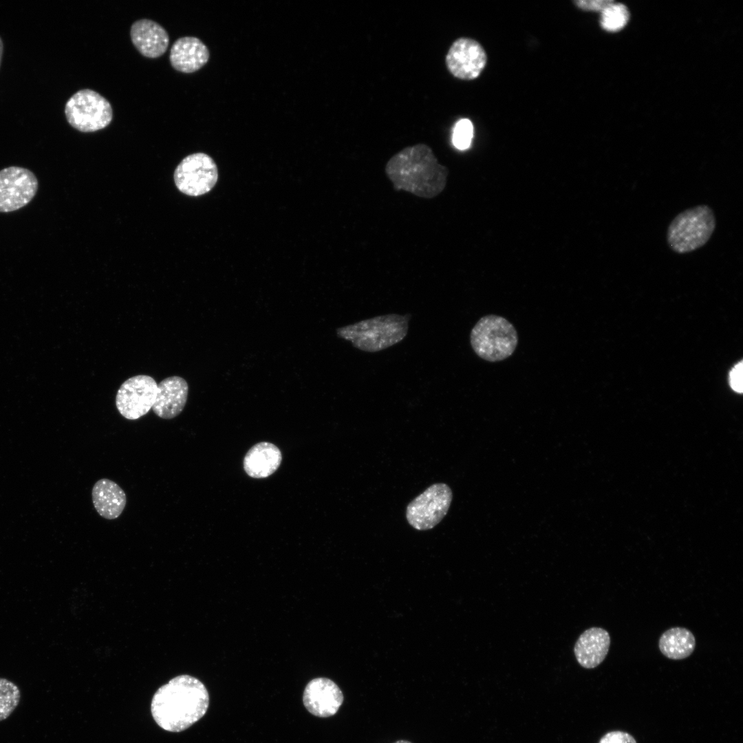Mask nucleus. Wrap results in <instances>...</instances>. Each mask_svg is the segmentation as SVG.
<instances>
[{"label":"nucleus","instance_id":"obj_15","mask_svg":"<svg viewBox=\"0 0 743 743\" xmlns=\"http://www.w3.org/2000/svg\"><path fill=\"white\" fill-rule=\"evenodd\" d=\"M131 41L138 52L149 58H157L166 50L169 36L157 22L142 19L134 22L130 29Z\"/></svg>","mask_w":743,"mask_h":743},{"label":"nucleus","instance_id":"obj_8","mask_svg":"<svg viewBox=\"0 0 743 743\" xmlns=\"http://www.w3.org/2000/svg\"><path fill=\"white\" fill-rule=\"evenodd\" d=\"M218 179L215 161L204 153L185 157L176 167L174 181L177 189L189 196H200L209 192Z\"/></svg>","mask_w":743,"mask_h":743},{"label":"nucleus","instance_id":"obj_16","mask_svg":"<svg viewBox=\"0 0 743 743\" xmlns=\"http://www.w3.org/2000/svg\"><path fill=\"white\" fill-rule=\"evenodd\" d=\"M170 63L173 67L183 73H192L201 69L209 59L206 45L198 38L184 36L171 46Z\"/></svg>","mask_w":743,"mask_h":743},{"label":"nucleus","instance_id":"obj_5","mask_svg":"<svg viewBox=\"0 0 743 743\" xmlns=\"http://www.w3.org/2000/svg\"><path fill=\"white\" fill-rule=\"evenodd\" d=\"M471 345L481 358L497 362L503 360L515 352L518 343L517 331L505 318L489 314L482 317L470 335Z\"/></svg>","mask_w":743,"mask_h":743},{"label":"nucleus","instance_id":"obj_3","mask_svg":"<svg viewBox=\"0 0 743 743\" xmlns=\"http://www.w3.org/2000/svg\"><path fill=\"white\" fill-rule=\"evenodd\" d=\"M410 318V314L378 316L338 328L336 333L358 349L376 352L403 340Z\"/></svg>","mask_w":743,"mask_h":743},{"label":"nucleus","instance_id":"obj_4","mask_svg":"<svg viewBox=\"0 0 743 743\" xmlns=\"http://www.w3.org/2000/svg\"><path fill=\"white\" fill-rule=\"evenodd\" d=\"M716 225L711 208L700 204L678 213L667 230V242L678 254L693 252L704 246L712 236Z\"/></svg>","mask_w":743,"mask_h":743},{"label":"nucleus","instance_id":"obj_25","mask_svg":"<svg viewBox=\"0 0 743 743\" xmlns=\"http://www.w3.org/2000/svg\"><path fill=\"white\" fill-rule=\"evenodd\" d=\"M612 2L613 1L605 0H579L575 1L574 3L582 10L601 12Z\"/></svg>","mask_w":743,"mask_h":743},{"label":"nucleus","instance_id":"obj_23","mask_svg":"<svg viewBox=\"0 0 743 743\" xmlns=\"http://www.w3.org/2000/svg\"><path fill=\"white\" fill-rule=\"evenodd\" d=\"M599 743H636V742L630 734L614 731L605 734Z\"/></svg>","mask_w":743,"mask_h":743},{"label":"nucleus","instance_id":"obj_6","mask_svg":"<svg viewBox=\"0 0 743 743\" xmlns=\"http://www.w3.org/2000/svg\"><path fill=\"white\" fill-rule=\"evenodd\" d=\"M65 114L69 124L81 132H94L105 128L113 118L110 103L90 89L76 91L67 101Z\"/></svg>","mask_w":743,"mask_h":743},{"label":"nucleus","instance_id":"obj_27","mask_svg":"<svg viewBox=\"0 0 743 743\" xmlns=\"http://www.w3.org/2000/svg\"><path fill=\"white\" fill-rule=\"evenodd\" d=\"M395 743H411V742H409V741H407V740H399V741L396 742Z\"/></svg>","mask_w":743,"mask_h":743},{"label":"nucleus","instance_id":"obj_9","mask_svg":"<svg viewBox=\"0 0 743 743\" xmlns=\"http://www.w3.org/2000/svg\"><path fill=\"white\" fill-rule=\"evenodd\" d=\"M39 182L30 170L12 166L0 171V213L18 211L36 195Z\"/></svg>","mask_w":743,"mask_h":743},{"label":"nucleus","instance_id":"obj_1","mask_svg":"<svg viewBox=\"0 0 743 743\" xmlns=\"http://www.w3.org/2000/svg\"><path fill=\"white\" fill-rule=\"evenodd\" d=\"M209 696L204 685L189 675L174 677L154 693L152 716L165 731L180 732L200 720L206 713Z\"/></svg>","mask_w":743,"mask_h":743},{"label":"nucleus","instance_id":"obj_22","mask_svg":"<svg viewBox=\"0 0 743 743\" xmlns=\"http://www.w3.org/2000/svg\"><path fill=\"white\" fill-rule=\"evenodd\" d=\"M473 137V125L467 118L459 120L455 125L452 134V142L460 150L468 149Z\"/></svg>","mask_w":743,"mask_h":743},{"label":"nucleus","instance_id":"obj_12","mask_svg":"<svg viewBox=\"0 0 743 743\" xmlns=\"http://www.w3.org/2000/svg\"><path fill=\"white\" fill-rule=\"evenodd\" d=\"M303 701L310 713L320 718H327L337 713L343 704V694L332 680L316 678L307 684Z\"/></svg>","mask_w":743,"mask_h":743},{"label":"nucleus","instance_id":"obj_26","mask_svg":"<svg viewBox=\"0 0 743 743\" xmlns=\"http://www.w3.org/2000/svg\"><path fill=\"white\" fill-rule=\"evenodd\" d=\"M3 41H2V40H1V39L0 37V65H1V57H2V54H3Z\"/></svg>","mask_w":743,"mask_h":743},{"label":"nucleus","instance_id":"obj_19","mask_svg":"<svg viewBox=\"0 0 743 743\" xmlns=\"http://www.w3.org/2000/svg\"><path fill=\"white\" fill-rule=\"evenodd\" d=\"M658 647L663 656L671 660L685 659L693 652L696 638L688 629L674 627L663 633L658 640Z\"/></svg>","mask_w":743,"mask_h":743},{"label":"nucleus","instance_id":"obj_17","mask_svg":"<svg viewBox=\"0 0 743 743\" xmlns=\"http://www.w3.org/2000/svg\"><path fill=\"white\" fill-rule=\"evenodd\" d=\"M91 499L96 512L109 520L117 519L127 504V496L122 488L107 478L100 479L94 484Z\"/></svg>","mask_w":743,"mask_h":743},{"label":"nucleus","instance_id":"obj_14","mask_svg":"<svg viewBox=\"0 0 743 743\" xmlns=\"http://www.w3.org/2000/svg\"><path fill=\"white\" fill-rule=\"evenodd\" d=\"M610 643V634L605 629L592 627L585 630L574 647L578 663L585 669L596 667L606 658Z\"/></svg>","mask_w":743,"mask_h":743},{"label":"nucleus","instance_id":"obj_2","mask_svg":"<svg viewBox=\"0 0 743 743\" xmlns=\"http://www.w3.org/2000/svg\"><path fill=\"white\" fill-rule=\"evenodd\" d=\"M385 173L396 190L430 199L446 187L449 169L438 163L430 147L420 143L394 154L386 164Z\"/></svg>","mask_w":743,"mask_h":743},{"label":"nucleus","instance_id":"obj_21","mask_svg":"<svg viewBox=\"0 0 743 743\" xmlns=\"http://www.w3.org/2000/svg\"><path fill=\"white\" fill-rule=\"evenodd\" d=\"M21 699L19 687L12 681L0 678V722L15 710Z\"/></svg>","mask_w":743,"mask_h":743},{"label":"nucleus","instance_id":"obj_18","mask_svg":"<svg viewBox=\"0 0 743 743\" xmlns=\"http://www.w3.org/2000/svg\"><path fill=\"white\" fill-rule=\"evenodd\" d=\"M282 460L280 449L274 444L261 442L246 453L243 466L246 474L253 478H266L273 474Z\"/></svg>","mask_w":743,"mask_h":743},{"label":"nucleus","instance_id":"obj_7","mask_svg":"<svg viewBox=\"0 0 743 743\" xmlns=\"http://www.w3.org/2000/svg\"><path fill=\"white\" fill-rule=\"evenodd\" d=\"M452 497L451 489L447 484H432L407 505L408 523L416 530L432 529L447 514Z\"/></svg>","mask_w":743,"mask_h":743},{"label":"nucleus","instance_id":"obj_11","mask_svg":"<svg viewBox=\"0 0 743 743\" xmlns=\"http://www.w3.org/2000/svg\"><path fill=\"white\" fill-rule=\"evenodd\" d=\"M487 56L482 46L475 40L460 37L450 46L445 63L449 72L455 78L470 80L480 76L486 64Z\"/></svg>","mask_w":743,"mask_h":743},{"label":"nucleus","instance_id":"obj_10","mask_svg":"<svg viewBox=\"0 0 743 743\" xmlns=\"http://www.w3.org/2000/svg\"><path fill=\"white\" fill-rule=\"evenodd\" d=\"M155 380L148 375H137L126 380L116 396L119 413L127 420H138L152 408L157 393Z\"/></svg>","mask_w":743,"mask_h":743},{"label":"nucleus","instance_id":"obj_13","mask_svg":"<svg viewBox=\"0 0 743 743\" xmlns=\"http://www.w3.org/2000/svg\"><path fill=\"white\" fill-rule=\"evenodd\" d=\"M189 386L182 377L173 376L162 380L157 388L152 410L160 418H175L183 411L187 400Z\"/></svg>","mask_w":743,"mask_h":743},{"label":"nucleus","instance_id":"obj_24","mask_svg":"<svg viewBox=\"0 0 743 743\" xmlns=\"http://www.w3.org/2000/svg\"><path fill=\"white\" fill-rule=\"evenodd\" d=\"M742 363L736 364L731 370L729 374V383L733 391L741 393L742 391Z\"/></svg>","mask_w":743,"mask_h":743},{"label":"nucleus","instance_id":"obj_20","mask_svg":"<svg viewBox=\"0 0 743 743\" xmlns=\"http://www.w3.org/2000/svg\"><path fill=\"white\" fill-rule=\"evenodd\" d=\"M601 12V25L608 32H617L623 28L629 17L627 8L623 3L614 1Z\"/></svg>","mask_w":743,"mask_h":743}]
</instances>
